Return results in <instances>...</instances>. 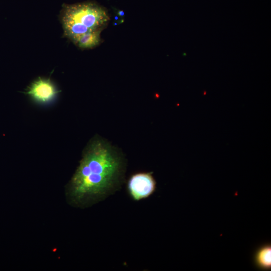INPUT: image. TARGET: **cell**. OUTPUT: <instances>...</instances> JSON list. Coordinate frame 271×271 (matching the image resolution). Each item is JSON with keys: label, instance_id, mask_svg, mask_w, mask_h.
<instances>
[{"label": "cell", "instance_id": "obj_1", "mask_svg": "<svg viewBox=\"0 0 271 271\" xmlns=\"http://www.w3.org/2000/svg\"><path fill=\"white\" fill-rule=\"evenodd\" d=\"M122 169V160L107 144L93 140L70 181L71 201L85 205L108 196L118 187Z\"/></svg>", "mask_w": 271, "mask_h": 271}, {"label": "cell", "instance_id": "obj_2", "mask_svg": "<svg viewBox=\"0 0 271 271\" xmlns=\"http://www.w3.org/2000/svg\"><path fill=\"white\" fill-rule=\"evenodd\" d=\"M61 20L64 36L75 43L81 35L87 32L103 30L109 17L103 7L87 2L65 6Z\"/></svg>", "mask_w": 271, "mask_h": 271}, {"label": "cell", "instance_id": "obj_3", "mask_svg": "<svg viewBox=\"0 0 271 271\" xmlns=\"http://www.w3.org/2000/svg\"><path fill=\"white\" fill-rule=\"evenodd\" d=\"M156 182L151 173H139L129 178L128 192L135 201H139L151 196L156 190Z\"/></svg>", "mask_w": 271, "mask_h": 271}, {"label": "cell", "instance_id": "obj_4", "mask_svg": "<svg viewBox=\"0 0 271 271\" xmlns=\"http://www.w3.org/2000/svg\"><path fill=\"white\" fill-rule=\"evenodd\" d=\"M58 92L49 79L39 78L31 84L26 94L37 102L46 103L52 100Z\"/></svg>", "mask_w": 271, "mask_h": 271}, {"label": "cell", "instance_id": "obj_5", "mask_svg": "<svg viewBox=\"0 0 271 271\" xmlns=\"http://www.w3.org/2000/svg\"><path fill=\"white\" fill-rule=\"evenodd\" d=\"M253 262L256 267L264 270L271 268V244L264 243L260 245L255 251Z\"/></svg>", "mask_w": 271, "mask_h": 271}, {"label": "cell", "instance_id": "obj_6", "mask_svg": "<svg viewBox=\"0 0 271 271\" xmlns=\"http://www.w3.org/2000/svg\"><path fill=\"white\" fill-rule=\"evenodd\" d=\"M101 30L87 32L81 35L75 44L81 49H91L98 46L101 42Z\"/></svg>", "mask_w": 271, "mask_h": 271}]
</instances>
